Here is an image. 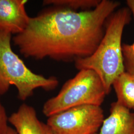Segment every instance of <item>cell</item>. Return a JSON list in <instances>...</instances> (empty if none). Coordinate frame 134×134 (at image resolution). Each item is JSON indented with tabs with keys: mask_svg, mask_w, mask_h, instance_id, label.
<instances>
[{
	"mask_svg": "<svg viewBox=\"0 0 134 134\" xmlns=\"http://www.w3.org/2000/svg\"><path fill=\"white\" fill-rule=\"evenodd\" d=\"M131 16L128 7L116 10L107 19L104 35L94 52L75 62L79 71L90 69L96 72L100 78L107 95L110 93L115 79L125 72L121 40L124 29L130 23Z\"/></svg>",
	"mask_w": 134,
	"mask_h": 134,
	"instance_id": "2",
	"label": "cell"
},
{
	"mask_svg": "<svg viewBox=\"0 0 134 134\" xmlns=\"http://www.w3.org/2000/svg\"><path fill=\"white\" fill-rule=\"evenodd\" d=\"M100 2V0H45L43 1V4L77 12L79 10L85 11L93 9Z\"/></svg>",
	"mask_w": 134,
	"mask_h": 134,
	"instance_id": "10",
	"label": "cell"
},
{
	"mask_svg": "<svg viewBox=\"0 0 134 134\" xmlns=\"http://www.w3.org/2000/svg\"><path fill=\"white\" fill-rule=\"evenodd\" d=\"M8 118L7 116L4 107L0 100V134H4L8 126L7 125Z\"/></svg>",
	"mask_w": 134,
	"mask_h": 134,
	"instance_id": "12",
	"label": "cell"
},
{
	"mask_svg": "<svg viewBox=\"0 0 134 134\" xmlns=\"http://www.w3.org/2000/svg\"><path fill=\"white\" fill-rule=\"evenodd\" d=\"M11 35L0 30V97L11 86L16 87L21 100L32 96L36 88L48 91L55 89L59 83L56 77H46L32 72L13 51Z\"/></svg>",
	"mask_w": 134,
	"mask_h": 134,
	"instance_id": "3",
	"label": "cell"
},
{
	"mask_svg": "<svg viewBox=\"0 0 134 134\" xmlns=\"http://www.w3.org/2000/svg\"><path fill=\"white\" fill-rule=\"evenodd\" d=\"M106 95L103 84L96 72L81 69L64 83L57 96L44 103L43 114L49 117L79 106H100Z\"/></svg>",
	"mask_w": 134,
	"mask_h": 134,
	"instance_id": "4",
	"label": "cell"
},
{
	"mask_svg": "<svg viewBox=\"0 0 134 134\" xmlns=\"http://www.w3.org/2000/svg\"><path fill=\"white\" fill-rule=\"evenodd\" d=\"M120 5L118 1L102 0L88 10L56 7L45 11L30 18L13 42L25 57L75 62L94 52L104 35L107 19Z\"/></svg>",
	"mask_w": 134,
	"mask_h": 134,
	"instance_id": "1",
	"label": "cell"
},
{
	"mask_svg": "<svg viewBox=\"0 0 134 134\" xmlns=\"http://www.w3.org/2000/svg\"><path fill=\"white\" fill-rule=\"evenodd\" d=\"M25 0H0V30L11 34L21 33L30 17L27 14Z\"/></svg>",
	"mask_w": 134,
	"mask_h": 134,
	"instance_id": "6",
	"label": "cell"
},
{
	"mask_svg": "<svg viewBox=\"0 0 134 134\" xmlns=\"http://www.w3.org/2000/svg\"><path fill=\"white\" fill-rule=\"evenodd\" d=\"M18 134H52L47 124L39 120L34 107L23 104L8 118Z\"/></svg>",
	"mask_w": 134,
	"mask_h": 134,
	"instance_id": "8",
	"label": "cell"
},
{
	"mask_svg": "<svg viewBox=\"0 0 134 134\" xmlns=\"http://www.w3.org/2000/svg\"><path fill=\"white\" fill-rule=\"evenodd\" d=\"M4 134H18L15 131V130L12 128L11 127H10L9 126H8V127L7 128V129L6 130Z\"/></svg>",
	"mask_w": 134,
	"mask_h": 134,
	"instance_id": "13",
	"label": "cell"
},
{
	"mask_svg": "<svg viewBox=\"0 0 134 134\" xmlns=\"http://www.w3.org/2000/svg\"><path fill=\"white\" fill-rule=\"evenodd\" d=\"M104 120L100 106L85 105L52 115L46 124L52 134H95Z\"/></svg>",
	"mask_w": 134,
	"mask_h": 134,
	"instance_id": "5",
	"label": "cell"
},
{
	"mask_svg": "<svg viewBox=\"0 0 134 134\" xmlns=\"http://www.w3.org/2000/svg\"><path fill=\"white\" fill-rule=\"evenodd\" d=\"M127 4L134 17V0L127 1ZM122 51L125 72L134 75V42L122 44Z\"/></svg>",
	"mask_w": 134,
	"mask_h": 134,
	"instance_id": "11",
	"label": "cell"
},
{
	"mask_svg": "<svg viewBox=\"0 0 134 134\" xmlns=\"http://www.w3.org/2000/svg\"><path fill=\"white\" fill-rule=\"evenodd\" d=\"M110 112L95 134H134V113L117 101L111 104Z\"/></svg>",
	"mask_w": 134,
	"mask_h": 134,
	"instance_id": "7",
	"label": "cell"
},
{
	"mask_svg": "<svg viewBox=\"0 0 134 134\" xmlns=\"http://www.w3.org/2000/svg\"><path fill=\"white\" fill-rule=\"evenodd\" d=\"M112 86L117 102L130 110H134V75L123 72L113 81Z\"/></svg>",
	"mask_w": 134,
	"mask_h": 134,
	"instance_id": "9",
	"label": "cell"
}]
</instances>
